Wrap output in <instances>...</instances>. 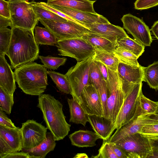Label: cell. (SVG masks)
<instances>
[{
	"label": "cell",
	"instance_id": "obj_10",
	"mask_svg": "<svg viewBox=\"0 0 158 158\" xmlns=\"http://www.w3.org/2000/svg\"><path fill=\"white\" fill-rule=\"evenodd\" d=\"M39 21L59 40L82 38L90 31L86 27L69 20L58 21L40 19Z\"/></svg>",
	"mask_w": 158,
	"mask_h": 158
},
{
	"label": "cell",
	"instance_id": "obj_8",
	"mask_svg": "<svg viewBox=\"0 0 158 158\" xmlns=\"http://www.w3.org/2000/svg\"><path fill=\"white\" fill-rule=\"evenodd\" d=\"M94 59V56L85 60L77 62L76 64L71 67L65 74L70 84L71 91L70 94L79 104L83 89L90 84L89 69Z\"/></svg>",
	"mask_w": 158,
	"mask_h": 158
},
{
	"label": "cell",
	"instance_id": "obj_26",
	"mask_svg": "<svg viewBox=\"0 0 158 158\" xmlns=\"http://www.w3.org/2000/svg\"><path fill=\"white\" fill-rule=\"evenodd\" d=\"M34 30L35 39L39 45L55 46L59 40L52 33L45 27L36 26Z\"/></svg>",
	"mask_w": 158,
	"mask_h": 158
},
{
	"label": "cell",
	"instance_id": "obj_1",
	"mask_svg": "<svg viewBox=\"0 0 158 158\" xmlns=\"http://www.w3.org/2000/svg\"><path fill=\"white\" fill-rule=\"evenodd\" d=\"M11 29V40L6 55L9 58L11 69H14L37 59L39 48L35 39L34 30L18 27Z\"/></svg>",
	"mask_w": 158,
	"mask_h": 158
},
{
	"label": "cell",
	"instance_id": "obj_22",
	"mask_svg": "<svg viewBox=\"0 0 158 158\" xmlns=\"http://www.w3.org/2000/svg\"><path fill=\"white\" fill-rule=\"evenodd\" d=\"M96 1L91 0H48L47 3L51 5H56L74 9L97 13L94 8Z\"/></svg>",
	"mask_w": 158,
	"mask_h": 158
},
{
	"label": "cell",
	"instance_id": "obj_4",
	"mask_svg": "<svg viewBox=\"0 0 158 158\" xmlns=\"http://www.w3.org/2000/svg\"><path fill=\"white\" fill-rule=\"evenodd\" d=\"M107 68L108 77L106 81L108 94L107 116L114 124L125 98L135 84L125 81L118 71Z\"/></svg>",
	"mask_w": 158,
	"mask_h": 158
},
{
	"label": "cell",
	"instance_id": "obj_13",
	"mask_svg": "<svg viewBox=\"0 0 158 158\" xmlns=\"http://www.w3.org/2000/svg\"><path fill=\"white\" fill-rule=\"evenodd\" d=\"M158 123V115L156 114H145L136 117L119 129L107 140L109 143H114L129 135L139 133L144 126Z\"/></svg>",
	"mask_w": 158,
	"mask_h": 158
},
{
	"label": "cell",
	"instance_id": "obj_3",
	"mask_svg": "<svg viewBox=\"0 0 158 158\" xmlns=\"http://www.w3.org/2000/svg\"><path fill=\"white\" fill-rule=\"evenodd\" d=\"M47 71L44 65L33 62L17 67L14 72L15 81L24 93L39 96L48 85Z\"/></svg>",
	"mask_w": 158,
	"mask_h": 158
},
{
	"label": "cell",
	"instance_id": "obj_52",
	"mask_svg": "<svg viewBox=\"0 0 158 158\" xmlns=\"http://www.w3.org/2000/svg\"><path fill=\"white\" fill-rule=\"evenodd\" d=\"M73 158H89L88 156L85 153H79L77 154Z\"/></svg>",
	"mask_w": 158,
	"mask_h": 158
},
{
	"label": "cell",
	"instance_id": "obj_50",
	"mask_svg": "<svg viewBox=\"0 0 158 158\" xmlns=\"http://www.w3.org/2000/svg\"><path fill=\"white\" fill-rule=\"evenodd\" d=\"M150 31L156 38L158 40V20L154 22Z\"/></svg>",
	"mask_w": 158,
	"mask_h": 158
},
{
	"label": "cell",
	"instance_id": "obj_49",
	"mask_svg": "<svg viewBox=\"0 0 158 158\" xmlns=\"http://www.w3.org/2000/svg\"><path fill=\"white\" fill-rule=\"evenodd\" d=\"M152 149L158 151V137L148 138Z\"/></svg>",
	"mask_w": 158,
	"mask_h": 158
},
{
	"label": "cell",
	"instance_id": "obj_30",
	"mask_svg": "<svg viewBox=\"0 0 158 158\" xmlns=\"http://www.w3.org/2000/svg\"><path fill=\"white\" fill-rule=\"evenodd\" d=\"M47 73L60 91L67 94H70L71 91L70 84L65 74L54 71L48 70Z\"/></svg>",
	"mask_w": 158,
	"mask_h": 158
},
{
	"label": "cell",
	"instance_id": "obj_21",
	"mask_svg": "<svg viewBox=\"0 0 158 158\" xmlns=\"http://www.w3.org/2000/svg\"><path fill=\"white\" fill-rule=\"evenodd\" d=\"M143 67L133 66L119 62L118 72L125 81L130 83L136 84L143 81Z\"/></svg>",
	"mask_w": 158,
	"mask_h": 158
},
{
	"label": "cell",
	"instance_id": "obj_45",
	"mask_svg": "<svg viewBox=\"0 0 158 158\" xmlns=\"http://www.w3.org/2000/svg\"><path fill=\"white\" fill-rule=\"evenodd\" d=\"M0 124L11 128H15L17 127L12 122L11 120L0 109Z\"/></svg>",
	"mask_w": 158,
	"mask_h": 158
},
{
	"label": "cell",
	"instance_id": "obj_31",
	"mask_svg": "<svg viewBox=\"0 0 158 158\" xmlns=\"http://www.w3.org/2000/svg\"><path fill=\"white\" fill-rule=\"evenodd\" d=\"M31 4L39 21L40 19L58 21H65L69 20L37 5L36 2H31Z\"/></svg>",
	"mask_w": 158,
	"mask_h": 158
},
{
	"label": "cell",
	"instance_id": "obj_14",
	"mask_svg": "<svg viewBox=\"0 0 158 158\" xmlns=\"http://www.w3.org/2000/svg\"><path fill=\"white\" fill-rule=\"evenodd\" d=\"M22 149L20 128H11L0 124V156Z\"/></svg>",
	"mask_w": 158,
	"mask_h": 158
},
{
	"label": "cell",
	"instance_id": "obj_37",
	"mask_svg": "<svg viewBox=\"0 0 158 158\" xmlns=\"http://www.w3.org/2000/svg\"><path fill=\"white\" fill-rule=\"evenodd\" d=\"M103 79V77L99 68L94 60L91 63L89 69L90 84H93L97 89Z\"/></svg>",
	"mask_w": 158,
	"mask_h": 158
},
{
	"label": "cell",
	"instance_id": "obj_5",
	"mask_svg": "<svg viewBox=\"0 0 158 158\" xmlns=\"http://www.w3.org/2000/svg\"><path fill=\"white\" fill-rule=\"evenodd\" d=\"M142 86V82L135 84L130 90L114 123V130L119 129L136 117L146 114L139 104Z\"/></svg>",
	"mask_w": 158,
	"mask_h": 158
},
{
	"label": "cell",
	"instance_id": "obj_51",
	"mask_svg": "<svg viewBox=\"0 0 158 158\" xmlns=\"http://www.w3.org/2000/svg\"><path fill=\"white\" fill-rule=\"evenodd\" d=\"M149 158H158V151L152 149V152L148 157Z\"/></svg>",
	"mask_w": 158,
	"mask_h": 158
},
{
	"label": "cell",
	"instance_id": "obj_32",
	"mask_svg": "<svg viewBox=\"0 0 158 158\" xmlns=\"http://www.w3.org/2000/svg\"><path fill=\"white\" fill-rule=\"evenodd\" d=\"M114 54L119 62L133 66H139L140 65L136 56L127 50L116 47Z\"/></svg>",
	"mask_w": 158,
	"mask_h": 158
},
{
	"label": "cell",
	"instance_id": "obj_47",
	"mask_svg": "<svg viewBox=\"0 0 158 158\" xmlns=\"http://www.w3.org/2000/svg\"><path fill=\"white\" fill-rule=\"evenodd\" d=\"M113 151L118 158H128L125 152L114 143H110Z\"/></svg>",
	"mask_w": 158,
	"mask_h": 158
},
{
	"label": "cell",
	"instance_id": "obj_29",
	"mask_svg": "<svg viewBox=\"0 0 158 158\" xmlns=\"http://www.w3.org/2000/svg\"><path fill=\"white\" fill-rule=\"evenodd\" d=\"M143 81L146 82L150 87L158 90V61L146 67H143Z\"/></svg>",
	"mask_w": 158,
	"mask_h": 158
},
{
	"label": "cell",
	"instance_id": "obj_28",
	"mask_svg": "<svg viewBox=\"0 0 158 158\" xmlns=\"http://www.w3.org/2000/svg\"><path fill=\"white\" fill-rule=\"evenodd\" d=\"M95 49L94 60L101 62L112 71H118L119 62L114 54L110 53L100 49Z\"/></svg>",
	"mask_w": 158,
	"mask_h": 158
},
{
	"label": "cell",
	"instance_id": "obj_43",
	"mask_svg": "<svg viewBox=\"0 0 158 158\" xmlns=\"http://www.w3.org/2000/svg\"><path fill=\"white\" fill-rule=\"evenodd\" d=\"M0 16L10 18V10L9 1L0 0Z\"/></svg>",
	"mask_w": 158,
	"mask_h": 158
},
{
	"label": "cell",
	"instance_id": "obj_41",
	"mask_svg": "<svg viewBox=\"0 0 158 158\" xmlns=\"http://www.w3.org/2000/svg\"><path fill=\"white\" fill-rule=\"evenodd\" d=\"M158 5V0H136L134 3V8L137 10L148 9Z\"/></svg>",
	"mask_w": 158,
	"mask_h": 158
},
{
	"label": "cell",
	"instance_id": "obj_11",
	"mask_svg": "<svg viewBox=\"0 0 158 158\" xmlns=\"http://www.w3.org/2000/svg\"><path fill=\"white\" fill-rule=\"evenodd\" d=\"M47 129L33 119L23 123L20 128L22 150L27 152L40 144L46 139Z\"/></svg>",
	"mask_w": 158,
	"mask_h": 158
},
{
	"label": "cell",
	"instance_id": "obj_44",
	"mask_svg": "<svg viewBox=\"0 0 158 158\" xmlns=\"http://www.w3.org/2000/svg\"><path fill=\"white\" fill-rule=\"evenodd\" d=\"M0 158H35L29 154L28 152L22 151L13 152L0 156Z\"/></svg>",
	"mask_w": 158,
	"mask_h": 158
},
{
	"label": "cell",
	"instance_id": "obj_34",
	"mask_svg": "<svg viewBox=\"0 0 158 158\" xmlns=\"http://www.w3.org/2000/svg\"><path fill=\"white\" fill-rule=\"evenodd\" d=\"M14 104L13 95L7 93L0 86V109L10 114Z\"/></svg>",
	"mask_w": 158,
	"mask_h": 158
},
{
	"label": "cell",
	"instance_id": "obj_48",
	"mask_svg": "<svg viewBox=\"0 0 158 158\" xmlns=\"http://www.w3.org/2000/svg\"><path fill=\"white\" fill-rule=\"evenodd\" d=\"M12 22L10 18L0 16V28L11 26Z\"/></svg>",
	"mask_w": 158,
	"mask_h": 158
},
{
	"label": "cell",
	"instance_id": "obj_42",
	"mask_svg": "<svg viewBox=\"0 0 158 158\" xmlns=\"http://www.w3.org/2000/svg\"><path fill=\"white\" fill-rule=\"evenodd\" d=\"M36 3L40 6L52 12L61 17L84 26L80 22L66 15L60 11L54 8L51 5L48 4L47 3L44 2H36Z\"/></svg>",
	"mask_w": 158,
	"mask_h": 158
},
{
	"label": "cell",
	"instance_id": "obj_9",
	"mask_svg": "<svg viewBox=\"0 0 158 158\" xmlns=\"http://www.w3.org/2000/svg\"><path fill=\"white\" fill-rule=\"evenodd\" d=\"M112 143L121 148L128 158H148L152 151L148 139L140 133L129 135Z\"/></svg>",
	"mask_w": 158,
	"mask_h": 158
},
{
	"label": "cell",
	"instance_id": "obj_12",
	"mask_svg": "<svg viewBox=\"0 0 158 158\" xmlns=\"http://www.w3.org/2000/svg\"><path fill=\"white\" fill-rule=\"evenodd\" d=\"M121 20L124 28L135 40L144 46H150L152 42L150 29L142 19L130 14L124 15Z\"/></svg>",
	"mask_w": 158,
	"mask_h": 158
},
{
	"label": "cell",
	"instance_id": "obj_18",
	"mask_svg": "<svg viewBox=\"0 0 158 158\" xmlns=\"http://www.w3.org/2000/svg\"><path fill=\"white\" fill-rule=\"evenodd\" d=\"M89 122L93 129L103 140H108L114 130V124L103 116L88 115Z\"/></svg>",
	"mask_w": 158,
	"mask_h": 158
},
{
	"label": "cell",
	"instance_id": "obj_23",
	"mask_svg": "<svg viewBox=\"0 0 158 158\" xmlns=\"http://www.w3.org/2000/svg\"><path fill=\"white\" fill-rule=\"evenodd\" d=\"M95 49L105 51L110 53L114 54L116 46L107 39L90 31L82 37Z\"/></svg>",
	"mask_w": 158,
	"mask_h": 158
},
{
	"label": "cell",
	"instance_id": "obj_33",
	"mask_svg": "<svg viewBox=\"0 0 158 158\" xmlns=\"http://www.w3.org/2000/svg\"><path fill=\"white\" fill-rule=\"evenodd\" d=\"M38 58L46 69L53 70L57 69L60 66L64 65L67 60V58L65 57L49 55L46 56H39Z\"/></svg>",
	"mask_w": 158,
	"mask_h": 158
},
{
	"label": "cell",
	"instance_id": "obj_7",
	"mask_svg": "<svg viewBox=\"0 0 158 158\" xmlns=\"http://www.w3.org/2000/svg\"><path fill=\"white\" fill-rule=\"evenodd\" d=\"M55 46L59 55L72 57L78 62L93 56L95 52V48L82 38L59 40Z\"/></svg>",
	"mask_w": 158,
	"mask_h": 158
},
{
	"label": "cell",
	"instance_id": "obj_36",
	"mask_svg": "<svg viewBox=\"0 0 158 158\" xmlns=\"http://www.w3.org/2000/svg\"><path fill=\"white\" fill-rule=\"evenodd\" d=\"M158 102L153 101L145 96L142 91L139 95V105L142 110L146 114L155 113Z\"/></svg>",
	"mask_w": 158,
	"mask_h": 158
},
{
	"label": "cell",
	"instance_id": "obj_54",
	"mask_svg": "<svg viewBox=\"0 0 158 158\" xmlns=\"http://www.w3.org/2000/svg\"><path fill=\"white\" fill-rule=\"evenodd\" d=\"M13 0H9V1H12Z\"/></svg>",
	"mask_w": 158,
	"mask_h": 158
},
{
	"label": "cell",
	"instance_id": "obj_6",
	"mask_svg": "<svg viewBox=\"0 0 158 158\" xmlns=\"http://www.w3.org/2000/svg\"><path fill=\"white\" fill-rule=\"evenodd\" d=\"M9 2L12 22L11 28L18 27L34 30L39 21L31 2L26 0H13Z\"/></svg>",
	"mask_w": 158,
	"mask_h": 158
},
{
	"label": "cell",
	"instance_id": "obj_53",
	"mask_svg": "<svg viewBox=\"0 0 158 158\" xmlns=\"http://www.w3.org/2000/svg\"><path fill=\"white\" fill-rule=\"evenodd\" d=\"M155 114H156L158 115V103L157 105V106L156 108V109L155 112Z\"/></svg>",
	"mask_w": 158,
	"mask_h": 158
},
{
	"label": "cell",
	"instance_id": "obj_19",
	"mask_svg": "<svg viewBox=\"0 0 158 158\" xmlns=\"http://www.w3.org/2000/svg\"><path fill=\"white\" fill-rule=\"evenodd\" d=\"M15 74L5 56H0V86L13 95L16 88Z\"/></svg>",
	"mask_w": 158,
	"mask_h": 158
},
{
	"label": "cell",
	"instance_id": "obj_46",
	"mask_svg": "<svg viewBox=\"0 0 158 158\" xmlns=\"http://www.w3.org/2000/svg\"><path fill=\"white\" fill-rule=\"evenodd\" d=\"M98 66L103 79L106 81L108 79V73L107 67L102 63L98 61L94 60Z\"/></svg>",
	"mask_w": 158,
	"mask_h": 158
},
{
	"label": "cell",
	"instance_id": "obj_20",
	"mask_svg": "<svg viewBox=\"0 0 158 158\" xmlns=\"http://www.w3.org/2000/svg\"><path fill=\"white\" fill-rule=\"evenodd\" d=\"M69 138L72 145L80 148L94 147L97 140L101 139L95 132L83 130L75 131Z\"/></svg>",
	"mask_w": 158,
	"mask_h": 158
},
{
	"label": "cell",
	"instance_id": "obj_17",
	"mask_svg": "<svg viewBox=\"0 0 158 158\" xmlns=\"http://www.w3.org/2000/svg\"><path fill=\"white\" fill-rule=\"evenodd\" d=\"M51 6L56 9L80 22L85 26V24L86 23L106 24L110 23L106 18L97 13L94 14L68 7L56 5Z\"/></svg>",
	"mask_w": 158,
	"mask_h": 158
},
{
	"label": "cell",
	"instance_id": "obj_27",
	"mask_svg": "<svg viewBox=\"0 0 158 158\" xmlns=\"http://www.w3.org/2000/svg\"><path fill=\"white\" fill-rule=\"evenodd\" d=\"M116 47L127 50L135 55L138 59L144 51L145 46L135 40L129 37L117 40Z\"/></svg>",
	"mask_w": 158,
	"mask_h": 158
},
{
	"label": "cell",
	"instance_id": "obj_16",
	"mask_svg": "<svg viewBox=\"0 0 158 158\" xmlns=\"http://www.w3.org/2000/svg\"><path fill=\"white\" fill-rule=\"evenodd\" d=\"M85 25L91 32L107 39L116 46L118 40L129 37L123 28L110 23H86Z\"/></svg>",
	"mask_w": 158,
	"mask_h": 158
},
{
	"label": "cell",
	"instance_id": "obj_24",
	"mask_svg": "<svg viewBox=\"0 0 158 158\" xmlns=\"http://www.w3.org/2000/svg\"><path fill=\"white\" fill-rule=\"evenodd\" d=\"M70 113L69 122L81 124L85 126L89 122L88 114L84 111L80 104L74 98L67 99Z\"/></svg>",
	"mask_w": 158,
	"mask_h": 158
},
{
	"label": "cell",
	"instance_id": "obj_2",
	"mask_svg": "<svg viewBox=\"0 0 158 158\" xmlns=\"http://www.w3.org/2000/svg\"><path fill=\"white\" fill-rule=\"evenodd\" d=\"M38 96L37 107L42 113L46 127L56 141L63 139L68 135L71 125L66 120L63 105L51 95L42 94Z\"/></svg>",
	"mask_w": 158,
	"mask_h": 158
},
{
	"label": "cell",
	"instance_id": "obj_25",
	"mask_svg": "<svg viewBox=\"0 0 158 158\" xmlns=\"http://www.w3.org/2000/svg\"><path fill=\"white\" fill-rule=\"evenodd\" d=\"M56 145L52 134L51 132H48L46 139L41 143L27 152L35 158H45L49 152L54 150Z\"/></svg>",
	"mask_w": 158,
	"mask_h": 158
},
{
	"label": "cell",
	"instance_id": "obj_38",
	"mask_svg": "<svg viewBox=\"0 0 158 158\" xmlns=\"http://www.w3.org/2000/svg\"><path fill=\"white\" fill-rule=\"evenodd\" d=\"M102 144L98 150V154L92 156L93 158H118L114 153L110 143L106 140H103Z\"/></svg>",
	"mask_w": 158,
	"mask_h": 158
},
{
	"label": "cell",
	"instance_id": "obj_35",
	"mask_svg": "<svg viewBox=\"0 0 158 158\" xmlns=\"http://www.w3.org/2000/svg\"><path fill=\"white\" fill-rule=\"evenodd\" d=\"M12 34V29L0 28V56H5L8 49Z\"/></svg>",
	"mask_w": 158,
	"mask_h": 158
},
{
	"label": "cell",
	"instance_id": "obj_39",
	"mask_svg": "<svg viewBox=\"0 0 158 158\" xmlns=\"http://www.w3.org/2000/svg\"><path fill=\"white\" fill-rule=\"evenodd\" d=\"M97 89L99 93L101 101L103 110V117L108 118L107 103L108 94L106 81L103 79Z\"/></svg>",
	"mask_w": 158,
	"mask_h": 158
},
{
	"label": "cell",
	"instance_id": "obj_40",
	"mask_svg": "<svg viewBox=\"0 0 158 158\" xmlns=\"http://www.w3.org/2000/svg\"><path fill=\"white\" fill-rule=\"evenodd\" d=\"M139 133L148 138L158 137V123L144 126Z\"/></svg>",
	"mask_w": 158,
	"mask_h": 158
},
{
	"label": "cell",
	"instance_id": "obj_15",
	"mask_svg": "<svg viewBox=\"0 0 158 158\" xmlns=\"http://www.w3.org/2000/svg\"><path fill=\"white\" fill-rule=\"evenodd\" d=\"M80 104L88 115L103 116L100 98L97 89L93 84H89L83 89Z\"/></svg>",
	"mask_w": 158,
	"mask_h": 158
}]
</instances>
